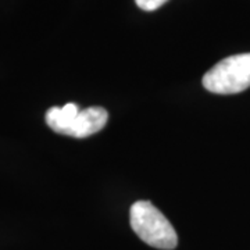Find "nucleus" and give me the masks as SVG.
Returning <instances> with one entry per match:
<instances>
[{
    "mask_svg": "<svg viewBox=\"0 0 250 250\" xmlns=\"http://www.w3.org/2000/svg\"><path fill=\"white\" fill-rule=\"evenodd\" d=\"M46 124L54 132L74 138H88L104 128L108 120L106 108L92 106L82 108L75 103H67L62 107H50L46 111Z\"/></svg>",
    "mask_w": 250,
    "mask_h": 250,
    "instance_id": "nucleus-1",
    "label": "nucleus"
},
{
    "mask_svg": "<svg viewBox=\"0 0 250 250\" xmlns=\"http://www.w3.org/2000/svg\"><path fill=\"white\" fill-rule=\"evenodd\" d=\"M129 221L134 232L149 246L161 250L177 248L178 235L174 227L150 202H135L131 206Z\"/></svg>",
    "mask_w": 250,
    "mask_h": 250,
    "instance_id": "nucleus-2",
    "label": "nucleus"
},
{
    "mask_svg": "<svg viewBox=\"0 0 250 250\" xmlns=\"http://www.w3.org/2000/svg\"><path fill=\"white\" fill-rule=\"evenodd\" d=\"M203 86L218 95H233L250 88V53L233 54L217 62L205 74Z\"/></svg>",
    "mask_w": 250,
    "mask_h": 250,
    "instance_id": "nucleus-3",
    "label": "nucleus"
},
{
    "mask_svg": "<svg viewBox=\"0 0 250 250\" xmlns=\"http://www.w3.org/2000/svg\"><path fill=\"white\" fill-rule=\"evenodd\" d=\"M168 0H135L136 6L145 11H154L160 9L163 4H166Z\"/></svg>",
    "mask_w": 250,
    "mask_h": 250,
    "instance_id": "nucleus-4",
    "label": "nucleus"
}]
</instances>
